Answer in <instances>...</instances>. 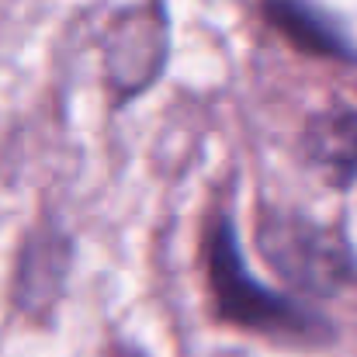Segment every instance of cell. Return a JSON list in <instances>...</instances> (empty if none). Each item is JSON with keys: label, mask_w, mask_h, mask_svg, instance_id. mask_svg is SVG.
Masks as SVG:
<instances>
[{"label": "cell", "mask_w": 357, "mask_h": 357, "mask_svg": "<svg viewBox=\"0 0 357 357\" xmlns=\"http://www.w3.org/2000/svg\"><path fill=\"white\" fill-rule=\"evenodd\" d=\"M208 257H212V288L219 295V309H222L226 319H233L239 326H250V330L284 333V337H309V340L316 333H326V323L312 319L295 302H288V298L260 288L257 281H250V274L239 260L229 222L215 229Z\"/></svg>", "instance_id": "1"}, {"label": "cell", "mask_w": 357, "mask_h": 357, "mask_svg": "<svg viewBox=\"0 0 357 357\" xmlns=\"http://www.w3.org/2000/svg\"><path fill=\"white\" fill-rule=\"evenodd\" d=\"M260 246H264L267 260L291 284L309 288L316 295H333L357 278L347 243L333 229H323V226L295 219V215L267 219L264 233H260Z\"/></svg>", "instance_id": "2"}, {"label": "cell", "mask_w": 357, "mask_h": 357, "mask_svg": "<svg viewBox=\"0 0 357 357\" xmlns=\"http://www.w3.org/2000/svg\"><path fill=\"white\" fill-rule=\"evenodd\" d=\"M305 156L330 184H351L357 177V112L330 108L305 125Z\"/></svg>", "instance_id": "3"}]
</instances>
